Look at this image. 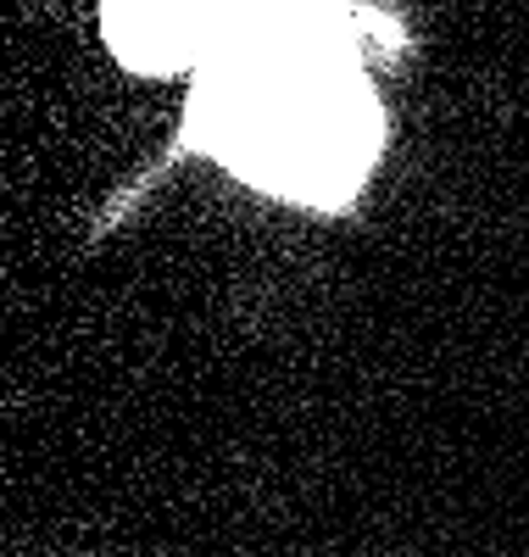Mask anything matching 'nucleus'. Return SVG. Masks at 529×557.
Returning a JSON list of instances; mask_svg holds the SVG:
<instances>
[{"mask_svg": "<svg viewBox=\"0 0 529 557\" xmlns=\"http://www.w3.org/2000/svg\"><path fill=\"white\" fill-rule=\"evenodd\" d=\"M184 139L268 196L334 212L357 201L384 128L346 28L323 23L212 57Z\"/></svg>", "mask_w": 529, "mask_h": 557, "instance_id": "f257e3e1", "label": "nucleus"}, {"mask_svg": "<svg viewBox=\"0 0 529 557\" xmlns=\"http://www.w3.org/2000/svg\"><path fill=\"white\" fill-rule=\"evenodd\" d=\"M107 39L139 73H168L196 57L189 17L179 0H107Z\"/></svg>", "mask_w": 529, "mask_h": 557, "instance_id": "f03ea898", "label": "nucleus"}]
</instances>
